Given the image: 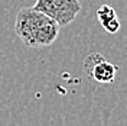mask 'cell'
Returning <instances> with one entry per match:
<instances>
[{
    "label": "cell",
    "mask_w": 127,
    "mask_h": 126,
    "mask_svg": "<svg viewBox=\"0 0 127 126\" xmlns=\"http://www.w3.org/2000/svg\"><path fill=\"white\" fill-rule=\"evenodd\" d=\"M61 26L35 7H22L15 20V32L26 47H49L56 41Z\"/></svg>",
    "instance_id": "6da1fadb"
},
{
    "label": "cell",
    "mask_w": 127,
    "mask_h": 126,
    "mask_svg": "<svg viewBox=\"0 0 127 126\" xmlns=\"http://www.w3.org/2000/svg\"><path fill=\"white\" fill-rule=\"evenodd\" d=\"M33 7L49 16L64 28L75 20L82 6L79 0H36Z\"/></svg>",
    "instance_id": "7a4b0ae2"
},
{
    "label": "cell",
    "mask_w": 127,
    "mask_h": 126,
    "mask_svg": "<svg viewBox=\"0 0 127 126\" xmlns=\"http://www.w3.org/2000/svg\"><path fill=\"white\" fill-rule=\"evenodd\" d=\"M84 71L87 72V75L91 80H94L100 84H111L116 75L119 67L110 63L108 60H105L101 54L98 52H91L84 58Z\"/></svg>",
    "instance_id": "3957f363"
},
{
    "label": "cell",
    "mask_w": 127,
    "mask_h": 126,
    "mask_svg": "<svg viewBox=\"0 0 127 126\" xmlns=\"http://www.w3.org/2000/svg\"><path fill=\"white\" fill-rule=\"evenodd\" d=\"M97 19L101 23V26H104V25H107L108 22L117 19V13H116V10L111 7V6L103 4V6H100L98 10H97Z\"/></svg>",
    "instance_id": "277c9868"
}]
</instances>
